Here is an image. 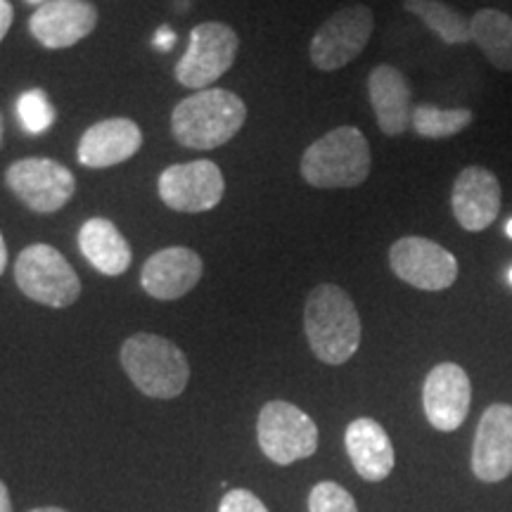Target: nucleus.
<instances>
[{
    "instance_id": "f257e3e1",
    "label": "nucleus",
    "mask_w": 512,
    "mask_h": 512,
    "mask_svg": "<svg viewBox=\"0 0 512 512\" xmlns=\"http://www.w3.org/2000/svg\"><path fill=\"white\" fill-rule=\"evenodd\" d=\"M304 330L313 356L328 366H342L361 347V316L339 285L323 283L309 292Z\"/></svg>"
},
{
    "instance_id": "cd10ccee",
    "label": "nucleus",
    "mask_w": 512,
    "mask_h": 512,
    "mask_svg": "<svg viewBox=\"0 0 512 512\" xmlns=\"http://www.w3.org/2000/svg\"><path fill=\"white\" fill-rule=\"evenodd\" d=\"M12 19H15V12H12L10 0H0V41H3L5 34L10 31Z\"/></svg>"
},
{
    "instance_id": "b1692460",
    "label": "nucleus",
    "mask_w": 512,
    "mask_h": 512,
    "mask_svg": "<svg viewBox=\"0 0 512 512\" xmlns=\"http://www.w3.org/2000/svg\"><path fill=\"white\" fill-rule=\"evenodd\" d=\"M17 117L19 124L24 126V131L34 133H46L55 121V110L50 105L48 95L38 88H31V91L22 93L17 100Z\"/></svg>"
},
{
    "instance_id": "0eeeda50",
    "label": "nucleus",
    "mask_w": 512,
    "mask_h": 512,
    "mask_svg": "<svg viewBox=\"0 0 512 512\" xmlns=\"http://www.w3.org/2000/svg\"><path fill=\"white\" fill-rule=\"evenodd\" d=\"M375 29V15L368 5H347L325 19L311 38L309 57L320 72L347 67L368 46Z\"/></svg>"
},
{
    "instance_id": "4468645a",
    "label": "nucleus",
    "mask_w": 512,
    "mask_h": 512,
    "mask_svg": "<svg viewBox=\"0 0 512 512\" xmlns=\"http://www.w3.org/2000/svg\"><path fill=\"white\" fill-rule=\"evenodd\" d=\"M472 472L479 482L496 484L512 475V406L491 403L482 413L472 444Z\"/></svg>"
},
{
    "instance_id": "6e6552de",
    "label": "nucleus",
    "mask_w": 512,
    "mask_h": 512,
    "mask_svg": "<svg viewBox=\"0 0 512 512\" xmlns=\"http://www.w3.org/2000/svg\"><path fill=\"white\" fill-rule=\"evenodd\" d=\"M240 50V38L228 24L204 22L190 31L185 55L176 64V79L185 88L207 91L233 67Z\"/></svg>"
},
{
    "instance_id": "423d86ee",
    "label": "nucleus",
    "mask_w": 512,
    "mask_h": 512,
    "mask_svg": "<svg viewBox=\"0 0 512 512\" xmlns=\"http://www.w3.org/2000/svg\"><path fill=\"white\" fill-rule=\"evenodd\" d=\"M261 451L275 465L311 458L318 448V427L302 408L287 401H268L256 422Z\"/></svg>"
},
{
    "instance_id": "9b49d317",
    "label": "nucleus",
    "mask_w": 512,
    "mask_h": 512,
    "mask_svg": "<svg viewBox=\"0 0 512 512\" xmlns=\"http://www.w3.org/2000/svg\"><path fill=\"white\" fill-rule=\"evenodd\" d=\"M159 197L169 209L181 214H202L223 200L226 181L221 169L209 159L174 164L159 176Z\"/></svg>"
},
{
    "instance_id": "7ed1b4c3",
    "label": "nucleus",
    "mask_w": 512,
    "mask_h": 512,
    "mask_svg": "<svg viewBox=\"0 0 512 512\" xmlns=\"http://www.w3.org/2000/svg\"><path fill=\"white\" fill-rule=\"evenodd\" d=\"M373 169L368 138L356 126H337L316 143L306 147L302 164V178L311 188L337 190L358 188L368 181Z\"/></svg>"
},
{
    "instance_id": "dca6fc26",
    "label": "nucleus",
    "mask_w": 512,
    "mask_h": 512,
    "mask_svg": "<svg viewBox=\"0 0 512 512\" xmlns=\"http://www.w3.org/2000/svg\"><path fill=\"white\" fill-rule=\"evenodd\" d=\"M204 271L202 256L188 247L159 249L145 261L140 285L159 302H174L200 283Z\"/></svg>"
},
{
    "instance_id": "20e7f679",
    "label": "nucleus",
    "mask_w": 512,
    "mask_h": 512,
    "mask_svg": "<svg viewBox=\"0 0 512 512\" xmlns=\"http://www.w3.org/2000/svg\"><path fill=\"white\" fill-rule=\"evenodd\" d=\"M119 356L126 375L145 396L176 399L188 387V358L171 339L138 332L121 344Z\"/></svg>"
},
{
    "instance_id": "ddd939ff",
    "label": "nucleus",
    "mask_w": 512,
    "mask_h": 512,
    "mask_svg": "<svg viewBox=\"0 0 512 512\" xmlns=\"http://www.w3.org/2000/svg\"><path fill=\"white\" fill-rule=\"evenodd\" d=\"M503 188L491 169L470 164L460 171L451 190V209L460 228L467 233H482L498 219Z\"/></svg>"
},
{
    "instance_id": "a878e982",
    "label": "nucleus",
    "mask_w": 512,
    "mask_h": 512,
    "mask_svg": "<svg viewBox=\"0 0 512 512\" xmlns=\"http://www.w3.org/2000/svg\"><path fill=\"white\" fill-rule=\"evenodd\" d=\"M219 512H268V508L252 491L233 489L221 498Z\"/></svg>"
},
{
    "instance_id": "72a5a7b5",
    "label": "nucleus",
    "mask_w": 512,
    "mask_h": 512,
    "mask_svg": "<svg viewBox=\"0 0 512 512\" xmlns=\"http://www.w3.org/2000/svg\"><path fill=\"white\" fill-rule=\"evenodd\" d=\"M508 278H510V285H512V268H510V273H508Z\"/></svg>"
},
{
    "instance_id": "a211bd4d",
    "label": "nucleus",
    "mask_w": 512,
    "mask_h": 512,
    "mask_svg": "<svg viewBox=\"0 0 512 512\" xmlns=\"http://www.w3.org/2000/svg\"><path fill=\"white\" fill-rule=\"evenodd\" d=\"M143 145V131L136 121L117 117L98 121L83 133L76 157L88 169H107L131 159Z\"/></svg>"
},
{
    "instance_id": "bb28decb",
    "label": "nucleus",
    "mask_w": 512,
    "mask_h": 512,
    "mask_svg": "<svg viewBox=\"0 0 512 512\" xmlns=\"http://www.w3.org/2000/svg\"><path fill=\"white\" fill-rule=\"evenodd\" d=\"M174 43H176V34L169 27H162L155 34V38H152V46H155L157 50H164V53L166 50L174 48Z\"/></svg>"
},
{
    "instance_id": "f03ea898",
    "label": "nucleus",
    "mask_w": 512,
    "mask_h": 512,
    "mask_svg": "<svg viewBox=\"0 0 512 512\" xmlns=\"http://www.w3.org/2000/svg\"><path fill=\"white\" fill-rule=\"evenodd\" d=\"M245 119L247 107L240 95L207 88L178 102L171 114V133L178 145L190 150H214L238 136Z\"/></svg>"
},
{
    "instance_id": "aec40b11",
    "label": "nucleus",
    "mask_w": 512,
    "mask_h": 512,
    "mask_svg": "<svg viewBox=\"0 0 512 512\" xmlns=\"http://www.w3.org/2000/svg\"><path fill=\"white\" fill-rule=\"evenodd\" d=\"M79 249L81 254L91 261L95 271L102 275L126 273L133 261L131 245L119 228L107 219H88L79 230Z\"/></svg>"
},
{
    "instance_id": "412c9836",
    "label": "nucleus",
    "mask_w": 512,
    "mask_h": 512,
    "mask_svg": "<svg viewBox=\"0 0 512 512\" xmlns=\"http://www.w3.org/2000/svg\"><path fill=\"white\" fill-rule=\"evenodd\" d=\"M472 41L498 72H512V17L503 10L482 8L470 19Z\"/></svg>"
},
{
    "instance_id": "1a4fd4ad",
    "label": "nucleus",
    "mask_w": 512,
    "mask_h": 512,
    "mask_svg": "<svg viewBox=\"0 0 512 512\" xmlns=\"http://www.w3.org/2000/svg\"><path fill=\"white\" fill-rule=\"evenodd\" d=\"M389 266L406 285L422 292L448 290L458 280V259L439 242L406 235L389 249Z\"/></svg>"
},
{
    "instance_id": "f8f14e48",
    "label": "nucleus",
    "mask_w": 512,
    "mask_h": 512,
    "mask_svg": "<svg viewBox=\"0 0 512 512\" xmlns=\"http://www.w3.org/2000/svg\"><path fill=\"white\" fill-rule=\"evenodd\" d=\"M472 403V382L458 363H439L422 384V408L434 430L456 432Z\"/></svg>"
},
{
    "instance_id": "2f4dec72",
    "label": "nucleus",
    "mask_w": 512,
    "mask_h": 512,
    "mask_svg": "<svg viewBox=\"0 0 512 512\" xmlns=\"http://www.w3.org/2000/svg\"><path fill=\"white\" fill-rule=\"evenodd\" d=\"M27 3H29V5H38V8H41V5H46L48 0H27Z\"/></svg>"
},
{
    "instance_id": "6ab92c4d",
    "label": "nucleus",
    "mask_w": 512,
    "mask_h": 512,
    "mask_svg": "<svg viewBox=\"0 0 512 512\" xmlns=\"http://www.w3.org/2000/svg\"><path fill=\"white\" fill-rule=\"evenodd\" d=\"M349 460L366 482H382L392 475L396 453L389 434L373 418H356L344 432Z\"/></svg>"
},
{
    "instance_id": "5701e85b",
    "label": "nucleus",
    "mask_w": 512,
    "mask_h": 512,
    "mask_svg": "<svg viewBox=\"0 0 512 512\" xmlns=\"http://www.w3.org/2000/svg\"><path fill=\"white\" fill-rule=\"evenodd\" d=\"M472 121H475V112L465 110V107L444 110V107L420 105L413 110L411 128L420 138L444 140L463 133L467 126H472Z\"/></svg>"
},
{
    "instance_id": "9d476101",
    "label": "nucleus",
    "mask_w": 512,
    "mask_h": 512,
    "mask_svg": "<svg viewBox=\"0 0 512 512\" xmlns=\"http://www.w3.org/2000/svg\"><path fill=\"white\" fill-rule=\"evenodd\" d=\"M8 188L36 214H53L74 197L76 181L67 166L55 159L29 157L5 171Z\"/></svg>"
},
{
    "instance_id": "39448f33",
    "label": "nucleus",
    "mask_w": 512,
    "mask_h": 512,
    "mask_svg": "<svg viewBox=\"0 0 512 512\" xmlns=\"http://www.w3.org/2000/svg\"><path fill=\"white\" fill-rule=\"evenodd\" d=\"M15 280L31 302L50 309H67L81 294V280L64 256L55 247L31 245L17 256Z\"/></svg>"
},
{
    "instance_id": "c756f323",
    "label": "nucleus",
    "mask_w": 512,
    "mask_h": 512,
    "mask_svg": "<svg viewBox=\"0 0 512 512\" xmlns=\"http://www.w3.org/2000/svg\"><path fill=\"white\" fill-rule=\"evenodd\" d=\"M5 266H8V247H5L3 235H0V275H3Z\"/></svg>"
},
{
    "instance_id": "f3484780",
    "label": "nucleus",
    "mask_w": 512,
    "mask_h": 512,
    "mask_svg": "<svg viewBox=\"0 0 512 512\" xmlns=\"http://www.w3.org/2000/svg\"><path fill=\"white\" fill-rule=\"evenodd\" d=\"M368 98L384 136L396 138L413 124L411 83L392 64H377L368 76Z\"/></svg>"
},
{
    "instance_id": "c85d7f7f",
    "label": "nucleus",
    "mask_w": 512,
    "mask_h": 512,
    "mask_svg": "<svg viewBox=\"0 0 512 512\" xmlns=\"http://www.w3.org/2000/svg\"><path fill=\"white\" fill-rule=\"evenodd\" d=\"M0 512H12V503H10V494L8 486L0 482Z\"/></svg>"
},
{
    "instance_id": "7c9ffc66",
    "label": "nucleus",
    "mask_w": 512,
    "mask_h": 512,
    "mask_svg": "<svg viewBox=\"0 0 512 512\" xmlns=\"http://www.w3.org/2000/svg\"><path fill=\"white\" fill-rule=\"evenodd\" d=\"M31 512H67V510H62V508H36Z\"/></svg>"
},
{
    "instance_id": "473e14b6",
    "label": "nucleus",
    "mask_w": 512,
    "mask_h": 512,
    "mask_svg": "<svg viewBox=\"0 0 512 512\" xmlns=\"http://www.w3.org/2000/svg\"><path fill=\"white\" fill-rule=\"evenodd\" d=\"M505 233H508V235H510V238H512V219H510V223H508V226H505Z\"/></svg>"
},
{
    "instance_id": "2eb2a0df",
    "label": "nucleus",
    "mask_w": 512,
    "mask_h": 512,
    "mask_svg": "<svg viewBox=\"0 0 512 512\" xmlns=\"http://www.w3.org/2000/svg\"><path fill=\"white\" fill-rule=\"evenodd\" d=\"M98 27V8L88 0H48L29 19L31 36L48 50L72 48Z\"/></svg>"
},
{
    "instance_id": "393cba45",
    "label": "nucleus",
    "mask_w": 512,
    "mask_h": 512,
    "mask_svg": "<svg viewBox=\"0 0 512 512\" xmlns=\"http://www.w3.org/2000/svg\"><path fill=\"white\" fill-rule=\"evenodd\" d=\"M309 512H358V505L344 486L320 482L309 494Z\"/></svg>"
},
{
    "instance_id": "4be33fe9",
    "label": "nucleus",
    "mask_w": 512,
    "mask_h": 512,
    "mask_svg": "<svg viewBox=\"0 0 512 512\" xmlns=\"http://www.w3.org/2000/svg\"><path fill=\"white\" fill-rule=\"evenodd\" d=\"M403 8L422 19V24L446 46H465L472 41L470 19L444 0H403Z\"/></svg>"
}]
</instances>
